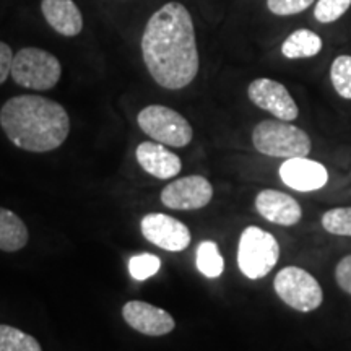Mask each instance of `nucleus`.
Instances as JSON below:
<instances>
[{
    "label": "nucleus",
    "mask_w": 351,
    "mask_h": 351,
    "mask_svg": "<svg viewBox=\"0 0 351 351\" xmlns=\"http://www.w3.org/2000/svg\"><path fill=\"white\" fill-rule=\"evenodd\" d=\"M0 125L8 140L33 153L59 148L69 137L70 117L62 104L36 95L10 98L0 109Z\"/></svg>",
    "instance_id": "nucleus-2"
},
{
    "label": "nucleus",
    "mask_w": 351,
    "mask_h": 351,
    "mask_svg": "<svg viewBox=\"0 0 351 351\" xmlns=\"http://www.w3.org/2000/svg\"><path fill=\"white\" fill-rule=\"evenodd\" d=\"M28 228L19 215L0 207V251L16 252L28 244Z\"/></svg>",
    "instance_id": "nucleus-17"
},
{
    "label": "nucleus",
    "mask_w": 351,
    "mask_h": 351,
    "mask_svg": "<svg viewBox=\"0 0 351 351\" xmlns=\"http://www.w3.org/2000/svg\"><path fill=\"white\" fill-rule=\"evenodd\" d=\"M256 208L267 221L280 226L298 225L302 217L301 205L296 199L274 189L258 192L256 197Z\"/></svg>",
    "instance_id": "nucleus-13"
},
{
    "label": "nucleus",
    "mask_w": 351,
    "mask_h": 351,
    "mask_svg": "<svg viewBox=\"0 0 351 351\" xmlns=\"http://www.w3.org/2000/svg\"><path fill=\"white\" fill-rule=\"evenodd\" d=\"M137 161L148 174L158 179H171L182 169L181 158L165 147L163 143L143 142L135 150Z\"/></svg>",
    "instance_id": "nucleus-14"
},
{
    "label": "nucleus",
    "mask_w": 351,
    "mask_h": 351,
    "mask_svg": "<svg viewBox=\"0 0 351 351\" xmlns=\"http://www.w3.org/2000/svg\"><path fill=\"white\" fill-rule=\"evenodd\" d=\"M274 288L285 304L300 313H313L324 301L322 287L315 276L295 265L285 267L276 274Z\"/></svg>",
    "instance_id": "nucleus-7"
},
{
    "label": "nucleus",
    "mask_w": 351,
    "mask_h": 351,
    "mask_svg": "<svg viewBox=\"0 0 351 351\" xmlns=\"http://www.w3.org/2000/svg\"><path fill=\"white\" fill-rule=\"evenodd\" d=\"M335 280L346 295L351 296V254L345 256L335 267Z\"/></svg>",
    "instance_id": "nucleus-25"
},
{
    "label": "nucleus",
    "mask_w": 351,
    "mask_h": 351,
    "mask_svg": "<svg viewBox=\"0 0 351 351\" xmlns=\"http://www.w3.org/2000/svg\"><path fill=\"white\" fill-rule=\"evenodd\" d=\"M143 238L168 252H181L189 247L192 236L182 221L165 213L145 215L140 223Z\"/></svg>",
    "instance_id": "nucleus-9"
},
{
    "label": "nucleus",
    "mask_w": 351,
    "mask_h": 351,
    "mask_svg": "<svg viewBox=\"0 0 351 351\" xmlns=\"http://www.w3.org/2000/svg\"><path fill=\"white\" fill-rule=\"evenodd\" d=\"M330 82L337 95L351 99V56L341 54L333 59L330 65Z\"/></svg>",
    "instance_id": "nucleus-20"
},
{
    "label": "nucleus",
    "mask_w": 351,
    "mask_h": 351,
    "mask_svg": "<svg viewBox=\"0 0 351 351\" xmlns=\"http://www.w3.org/2000/svg\"><path fill=\"white\" fill-rule=\"evenodd\" d=\"M10 75L16 85L28 90L47 91L62 75V65L51 52L39 47H25L13 57Z\"/></svg>",
    "instance_id": "nucleus-4"
},
{
    "label": "nucleus",
    "mask_w": 351,
    "mask_h": 351,
    "mask_svg": "<svg viewBox=\"0 0 351 351\" xmlns=\"http://www.w3.org/2000/svg\"><path fill=\"white\" fill-rule=\"evenodd\" d=\"M322 226L330 234L351 236V207L328 210L322 217Z\"/></svg>",
    "instance_id": "nucleus-22"
},
{
    "label": "nucleus",
    "mask_w": 351,
    "mask_h": 351,
    "mask_svg": "<svg viewBox=\"0 0 351 351\" xmlns=\"http://www.w3.org/2000/svg\"><path fill=\"white\" fill-rule=\"evenodd\" d=\"M44 19L54 32L65 38L78 36L83 29V16L73 0H43Z\"/></svg>",
    "instance_id": "nucleus-15"
},
{
    "label": "nucleus",
    "mask_w": 351,
    "mask_h": 351,
    "mask_svg": "<svg viewBox=\"0 0 351 351\" xmlns=\"http://www.w3.org/2000/svg\"><path fill=\"white\" fill-rule=\"evenodd\" d=\"M160 269L161 261L153 254H140V256H134L129 261V274L137 282H143V280L156 275Z\"/></svg>",
    "instance_id": "nucleus-23"
},
{
    "label": "nucleus",
    "mask_w": 351,
    "mask_h": 351,
    "mask_svg": "<svg viewBox=\"0 0 351 351\" xmlns=\"http://www.w3.org/2000/svg\"><path fill=\"white\" fill-rule=\"evenodd\" d=\"M0 351H43V348L34 337L0 324Z\"/></svg>",
    "instance_id": "nucleus-19"
},
{
    "label": "nucleus",
    "mask_w": 351,
    "mask_h": 351,
    "mask_svg": "<svg viewBox=\"0 0 351 351\" xmlns=\"http://www.w3.org/2000/svg\"><path fill=\"white\" fill-rule=\"evenodd\" d=\"M195 265L199 271L207 278H218L225 271V258L217 243L213 241H204L197 247Z\"/></svg>",
    "instance_id": "nucleus-18"
},
{
    "label": "nucleus",
    "mask_w": 351,
    "mask_h": 351,
    "mask_svg": "<svg viewBox=\"0 0 351 351\" xmlns=\"http://www.w3.org/2000/svg\"><path fill=\"white\" fill-rule=\"evenodd\" d=\"M122 317L138 333L148 337H163L174 330L176 320L168 311L145 301H129L122 307Z\"/></svg>",
    "instance_id": "nucleus-11"
},
{
    "label": "nucleus",
    "mask_w": 351,
    "mask_h": 351,
    "mask_svg": "<svg viewBox=\"0 0 351 351\" xmlns=\"http://www.w3.org/2000/svg\"><path fill=\"white\" fill-rule=\"evenodd\" d=\"M138 127L148 137L168 147L184 148L192 142L194 130L186 117L174 109L152 104L143 108L137 116Z\"/></svg>",
    "instance_id": "nucleus-6"
},
{
    "label": "nucleus",
    "mask_w": 351,
    "mask_h": 351,
    "mask_svg": "<svg viewBox=\"0 0 351 351\" xmlns=\"http://www.w3.org/2000/svg\"><path fill=\"white\" fill-rule=\"evenodd\" d=\"M143 62L158 85L182 90L200 69L194 21L182 3L168 2L148 20L142 36Z\"/></svg>",
    "instance_id": "nucleus-1"
},
{
    "label": "nucleus",
    "mask_w": 351,
    "mask_h": 351,
    "mask_svg": "<svg viewBox=\"0 0 351 351\" xmlns=\"http://www.w3.org/2000/svg\"><path fill=\"white\" fill-rule=\"evenodd\" d=\"M213 187L204 176H186L168 184L161 192V202L171 210H199L207 207Z\"/></svg>",
    "instance_id": "nucleus-10"
},
{
    "label": "nucleus",
    "mask_w": 351,
    "mask_h": 351,
    "mask_svg": "<svg viewBox=\"0 0 351 351\" xmlns=\"http://www.w3.org/2000/svg\"><path fill=\"white\" fill-rule=\"evenodd\" d=\"M280 178L288 187L298 192L319 191L328 181L326 166L304 158H291L280 168Z\"/></svg>",
    "instance_id": "nucleus-12"
},
{
    "label": "nucleus",
    "mask_w": 351,
    "mask_h": 351,
    "mask_svg": "<svg viewBox=\"0 0 351 351\" xmlns=\"http://www.w3.org/2000/svg\"><path fill=\"white\" fill-rule=\"evenodd\" d=\"M280 258V244L274 234L258 226L245 228L239 238L238 265L251 280H261L274 270Z\"/></svg>",
    "instance_id": "nucleus-5"
},
{
    "label": "nucleus",
    "mask_w": 351,
    "mask_h": 351,
    "mask_svg": "<svg viewBox=\"0 0 351 351\" xmlns=\"http://www.w3.org/2000/svg\"><path fill=\"white\" fill-rule=\"evenodd\" d=\"M351 0H315L314 19L320 25H330L339 21L350 10Z\"/></svg>",
    "instance_id": "nucleus-21"
},
{
    "label": "nucleus",
    "mask_w": 351,
    "mask_h": 351,
    "mask_svg": "<svg viewBox=\"0 0 351 351\" xmlns=\"http://www.w3.org/2000/svg\"><path fill=\"white\" fill-rule=\"evenodd\" d=\"M247 96L257 108L270 112L280 121L289 122L300 116V108L289 95L288 88L271 78H256L251 82L247 88Z\"/></svg>",
    "instance_id": "nucleus-8"
},
{
    "label": "nucleus",
    "mask_w": 351,
    "mask_h": 351,
    "mask_svg": "<svg viewBox=\"0 0 351 351\" xmlns=\"http://www.w3.org/2000/svg\"><path fill=\"white\" fill-rule=\"evenodd\" d=\"M324 41L313 29L301 28L293 32L282 44V54L289 60L311 59L320 54Z\"/></svg>",
    "instance_id": "nucleus-16"
},
{
    "label": "nucleus",
    "mask_w": 351,
    "mask_h": 351,
    "mask_svg": "<svg viewBox=\"0 0 351 351\" xmlns=\"http://www.w3.org/2000/svg\"><path fill=\"white\" fill-rule=\"evenodd\" d=\"M252 143L262 155L274 158H304L311 153L313 142L300 127L285 121H262L254 127Z\"/></svg>",
    "instance_id": "nucleus-3"
},
{
    "label": "nucleus",
    "mask_w": 351,
    "mask_h": 351,
    "mask_svg": "<svg viewBox=\"0 0 351 351\" xmlns=\"http://www.w3.org/2000/svg\"><path fill=\"white\" fill-rule=\"evenodd\" d=\"M315 0H267V8L276 16L300 15L307 10Z\"/></svg>",
    "instance_id": "nucleus-24"
},
{
    "label": "nucleus",
    "mask_w": 351,
    "mask_h": 351,
    "mask_svg": "<svg viewBox=\"0 0 351 351\" xmlns=\"http://www.w3.org/2000/svg\"><path fill=\"white\" fill-rule=\"evenodd\" d=\"M13 57H15V54H13L12 47L0 41V85L10 75Z\"/></svg>",
    "instance_id": "nucleus-26"
}]
</instances>
